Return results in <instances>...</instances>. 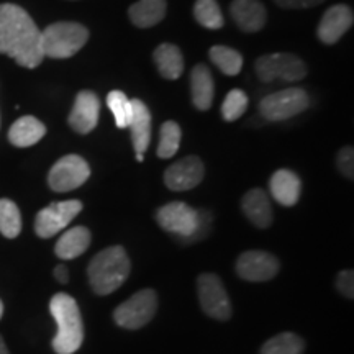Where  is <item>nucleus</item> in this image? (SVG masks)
Returning <instances> with one entry per match:
<instances>
[{"mask_svg": "<svg viewBox=\"0 0 354 354\" xmlns=\"http://www.w3.org/2000/svg\"><path fill=\"white\" fill-rule=\"evenodd\" d=\"M279 259L271 253L259 250H251L243 253L236 261L238 276L250 282L271 281L277 276Z\"/></svg>", "mask_w": 354, "mask_h": 354, "instance_id": "f8f14e48", "label": "nucleus"}, {"mask_svg": "<svg viewBox=\"0 0 354 354\" xmlns=\"http://www.w3.org/2000/svg\"><path fill=\"white\" fill-rule=\"evenodd\" d=\"M82 202L64 201L55 202L38 212L35 218V232L39 238H51L64 230L76 216L81 214Z\"/></svg>", "mask_w": 354, "mask_h": 354, "instance_id": "9b49d317", "label": "nucleus"}, {"mask_svg": "<svg viewBox=\"0 0 354 354\" xmlns=\"http://www.w3.org/2000/svg\"><path fill=\"white\" fill-rule=\"evenodd\" d=\"M55 277H56V281L59 282V284H68V281H69V271H68V268H66L64 264L56 266V269H55Z\"/></svg>", "mask_w": 354, "mask_h": 354, "instance_id": "f704fd0d", "label": "nucleus"}, {"mask_svg": "<svg viewBox=\"0 0 354 354\" xmlns=\"http://www.w3.org/2000/svg\"><path fill=\"white\" fill-rule=\"evenodd\" d=\"M46 135V127L37 117L26 115L17 120L8 130V141L17 148H28L37 145Z\"/></svg>", "mask_w": 354, "mask_h": 354, "instance_id": "412c9836", "label": "nucleus"}, {"mask_svg": "<svg viewBox=\"0 0 354 354\" xmlns=\"http://www.w3.org/2000/svg\"><path fill=\"white\" fill-rule=\"evenodd\" d=\"M128 15L138 28H151L166 17V0H140L130 7Z\"/></svg>", "mask_w": 354, "mask_h": 354, "instance_id": "b1692460", "label": "nucleus"}, {"mask_svg": "<svg viewBox=\"0 0 354 354\" xmlns=\"http://www.w3.org/2000/svg\"><path fill=\"white\" fill-rule=\"evenodd\" d=\"M107 105L110 112L113 113L117 127L128 128V125H130L131 122V115H133L131 100L128 99L122 91H112L107 95Z\"/></svg>", "mask_w": 354, "mask_h": 354, "instance_id": "c756f323", "label": "nucleus"}, {"mask_svg": "<svg viewBox=\"0 0 354 354\" xmlns=\"http://www.w3.org/2000/svg\"><path fill=\"white\" fill-rule=\"evenodd\" d=\"M158 295L153 289H143L115 308L113 320L127 330H138L148 325L156 315Z\"/></svg>", "mask_w": 354, "mask_h": 354, "instance_id": "423d86ee", "label": "nucleus"}, {"mask_svg": "<svg viewBox=\"0 0 354 354\" xmlns=\"http://www.w3.org/2000/svg\"><path fill=\"white\" fill-rule=\"evenodd\" d=\"M92 234L86 227H74L66 232L56 243L55 253L59 259L69 261L77 258L91 246Z\"/></svg>", "mask_w": 354, "mask_h": 354, "instance_id": "4be33fe9", "label": "nucleus"}, {"mask_svg": "<svg viewBox=\"0 0 354 354\" xmlns=\"http://www.w3.org/2000/svg\"><path fill=\"white\" fill-rule=\"evenodd\" d=\"M21 232V215L15 202L0 198V233L6 238H17Z\"/></svg>", "mask_w": 354, "mask_h": 354, "instance_id": "bb28decb", "label": "nucleus"}, {"mask_svg": "<svg viewBox=\"0 0 354 354\" xmlns=\"http://www.w3.org/2000/svg\"><path fill=\"white\" fill-rule=\"evenodd\" d=\"M2 315H3V302L0 300V318H2Z\"/></svg>", "mask_w": 354, "mask_h": 354, "instance_id": "e433bc0d", "label": "nucleus"}, {"mask_svg": "<svg viewBox=\"0 0 354 354\" xmlns=\"http://www.w3.org/2000/svg\"><path fill=\"white\" fill-rule=\"evenodd\" d=\"M0 55L35 69L41 64V32L28 12L15 3H0Z\"/></svg>", "mask_w": 354, "mask_h": 354, "instance_id": "f257e3e1", "label": "nucleus"}, {"mask_svg": "<svg viewBox=\"0 0 354 354\" xmlns=\"http://www.w3.org/2000/svg\"><path fill=\"white\" fill-rule=\"evenodd\" d=\"M336 166L342 174L346 179H353L354 177V149L353 146H344L343 149H339L338 156H336Z\"/></svg>", "mask_w": 354, "mask_h": 354, "instance_id": "2f4dec72", "label": "nucleus"}, {"mask_svg": "<svg viewBox=\"0 0 354 354\" xmlns=\"http://www.w3.org/2000/svg\"><path fill=\"white\" fill-rule=\"evenodd\" d=\"M305 351V342L299 335L281 333L268 339L261 348V354H302Z\"/></svg>", "mask_w": 354, "mask_h": 354, "instance_id": "393cba45", "label": "nucleus"}, {"mask_svg": "<svg viewBox=\"0 0 354 354\" xmlns=\"http://www.w3.org/2000/svg\"><path fill=\"white\" fill-rule=\"evenodd\" d=\"M194 17L202 26L210 30H220L225 24L216 0H197L194 6Z\"/></svg>", "mask_w": 354, "mask_h": 354, "instance_id": "cd10ccee", "label": "nucleus"}, {"mask_svg": "<svg viewBox=\"0 0 354 354\" xmlns=\"http://www.w3.org/2000/svg\"><path fill=\"white\" fill-rule=\"evenodd\" d=\"M248 109V97L240 88H233L225 97L223 104H221V115L227 122H234L243 117V113Z\"/></svg>", "mask_w": 354, "mask_h": 354, "instance_id": "7c9ffc66", "label": "nucleus"}, {"mask_svg": "<svg viewBox=\"0 0 354 354\" xmlns=\"http://www.w3.org/2000/svg\"><path fill=\"white\" fill-rule=\"evenodd\" d=\"M91 176L87 161L77 154H68L61 158L48 174V184L55 192H71L81 187Z\"/></svg>", "mask_w": 354, "mask_h": 354, "instance_id": "9d476101", "label": "nucleus"}, {"mask_svg": "<svg viewBox=\"0 0 354 354\" xmlns=\"http://www.w3.org/2000/svg\"><path fill=\"white\" fill-rule=\"evenodd\" d=\"M180 146V127L176 122H166L161 127L158 145V156L161 159H169L179 151Z\"/></svg>", "mask_w": 354, "mask_h": 354, "instance_id": "c85d7f7f", "label": "nucleus"}, {"mask_svg": "<svg viewBox=\"0 0 354 354\" xmlns=\"http://www.w3.org/2000/svg\"><path fill=\"white\" fill-rule=\"evenodd\" d=\"M133 115L128 128L131 130L133 148L136 154H143L149 146L151 140V113L143 102L138 99L131 100Z\"/></svg>", "mask_w": 354, "mask_h": 354, "instance_id": "6ab92c4d", "label": "nucleus"}, {"mask_svg": "<svg viewBox=\"0 0 354 354\" xmlns=\"http://www.w3.org/2000/svg\"><path fill=\"white\" fill-rule=\"evenodd\" d=\"M230 13H232L234 24L240 26L243 32L248 33L263 30L266 19H268L266 8L259 0H233Z\"/></svg>", "mask_w": 354, "mask_h": 354, "instance_id": "dca6fc26", "label": "nucleus"}, {"mask_svg": "<svg viewBox=\"0 0 354 354\" xmlns=\"http://www.w3.org/2000/svg\"><path fill=\"white\" fill-rule=\"evenodd\" d=\"M353 10L348 6H333L325 12L318 25V39L325 44H335L351 28Z\"/></svg>", "mask_w": 354, "mask_h": 354, "instance_id": "2eb2a0df", "label": "nucleus"}, {"mask_svg": "<svg viewBox=\"0 0 354 354\" xmlns=\"http://www.w3.org/2000/svg\"><path fill=\"white\" fill-rule=\"evenodd\" d=\"M153 57L159 74L165 79L176 81V79H179L180 74L184 73L183 53H180L179 48L174 46V44H159L156 50H154Z\"/></svg>", "mask_w": 354, "mask_h": 354, "instance_id": "5701e85b", "label": "nucleus"}, {"mask_svg": "<svg viewBox=\"0 0 354 354\" xmlns=\"http://www.w3.org/2000/svg\"><path fill=\"white\" fill-rule=\"evenodd\" d=\"M205 176L202 159L198 156H185L174 162L165 172V184L174 192H184L197 187Z\"/></svg>", "mask_w": 354, "mask_h": 354, "instance_id": "ddd939ff", "label": "nucleus"}, {"mask_svg": "<svg viewBox=\"0 0 354 354\" xmlns=\"http://www.w3.org/2000/svg\"><path fill=\"white\" fill-rule=\"evenodd\" d=\"M50 310L57 323L53 349L56 354L76 353L84 342L82 315L77 302L68 294H56L50 302Z\"/></svg>", "mask_w": 354, "mask_h": 354, "instance_id": "20e7f679", "label": "nucleus"}, {"mask_svg": "<svg viewBox=\"0 0 354 354\" xmlns=\"http://www.w3.org/2000/svg\"><path fill=\"white\" fill-rule=\"evenodd\" d=\"M254 71L263 82L302 81L307 76V66L299 56L290 53H272L261 56L254 64Z\"/></svg>", "mask_w": 354, "mask_h": 354, "instance_id": "0eeeda50", "label": "nucleus"}, {"mask_svg": "<svg viewBox=\"0 0 354 354\" xmlns=\"http://www.w3.org/2000/svg\"><path fill=\"white\" fill-rule=\"evenodd\" d=\"M212 63L216 64L227 76H236L243 68V56L236 50L228 46H214L210 50Z\"/></svg>", "mask_w": 354, "mask_h": 354, "instance_id": "a878e982", "label": "nucleus"}, {"mask_svg": "<svg viewBox=\"0 0 354 354\" xmlns=\"http://www.w3.org/2000/svg\"><path fill=\"white\" fill-rule=\"evenodd\" d=\"M192 102L198 110H209L214 104L215 84L210 69L205 64H197L190 74Z\"/></svg>", "mask_w": 354, "mask_h": 354, "instance_id": "aec40b11", "label": "nucleus"}, {"mask_svg": "<svg viewBox=\"0 0 354 354\" xmlns=\"http://www.w3.org/2000/svg\"><path fill=\"white\" fill-rule=\"evenodd\" d=\"M269 189L274 201L284 207H294L302 192V183L299 176L289 169H279L269 180Z\"/></svg>", "mask_w": 354, "mask_h": 354, "instance_id": "f3484780", "label": "nucleus"}, {"mask_svg": "<svg viewBox=\"0 0 354 354\" xmlns=\"http://www.w3.org/2000/svg\"><path fill=\"white\" fill-rule=\"evenodd\" d=\"M243 214L258 228H268L272 223V207L269 196L263 189H253L243 197Z\"/></svg>", "mask_w": 354, "mask_h": 354, "instance_id": "a211bd4d", "label": "nucleus"}, {"mask_svg": "<svg viewBox=\"0 0 354 354\" xmlns=\"http://www.w3.org/2000/svg\"><path fill=\"white\" fill-rule=\"evenodd\" d=\"M0 354H10V353H8V348H7L6 342H3L2 336H0Z\"/></svg>", "mask_w": 354, "mask_h": 354, "instance_id": "c9c22d12", "label": "nucleus"}, {"mask_svg": "<svg viewBox=\"0 0 354 354\" xmlns=\"http://www.w3.org/2000/svg\"><path fill=\"white\" fill-rule=\"evenodd\" d=\"M308 109V95L304 88L290 87L266 95L259 104V112L266 120L282 122Z\"/></svg>", "mask_w": 354, "mask_h": 354, "instance_id": "6e6552de", "label": "nucleus"}, {"mask_svg": "<svg viewBox=\"0 0 354 354\" xmlns=\"http://www.w3.org/2000/svg\"><path fill=\"white\" fill-rule=\"evenodd\" d=\"M88 39L87 28L76 21H57L41 32L43 55L53 59H66L82 50Z\"/></svg>", "mask_w": 354, "mask_h": 354, "instance_id": "39448f33", "label": "nucleus"}, {"mask_svg": "<svg viewBox=\"0 0 354 354\" xmlns=\"http://www.w3.org/2000/svg\"><path fill=\"white\" fill-rule=\"evenodd\" d=\"M156 220L159 227L184 243L202 240L212 227V215L209 212H197L184 202H171L161 207L156 214Z\"/></svg>", "mask_w": 354, "mask_h": 354, "instance_id": "7ed1b4c3", "label": "nucleus"}, {"mask_svg": "<svg viewBox=\"0 0 354 354\" xmlns=\"http://www.w3.org/2000/svg\"><path fill=\"white\" fill-rule=\"evenodd\" d=\"M281 8H312L320 6L325 0H274Z\"/></svg>", "mask_w": 354, "mask_h": 354, "instance_id": "72a5a7b5", "label": "nucleus"}, {"mask_svg": "<svg viewBox=\"0 0 354 354\" xmlns=\"http://www.w3.org/2000/svg\"><path fill=\"white\" fill-rule=\"evenodd\" d=\"M131 264L125 248L110 246L92 258L87 276L92 290L99 295H109L120 289L128 279Z\"/></svg>", "mask_w": 354, "mask_h": 354, "instance_id": "f03ea898", "label": "nucleus"}, {"mask_svg": "<svg viewBox=\"0 0 354 354\" xmlns=\"http://www.w3.org/2000/svg\"><path fill=\"white\" fill-rule=\"evenodd\" d=\"M100 102L94 92L81 91L74 100V107L69 113V125L74 131L87 135L99 123Z\"/></svg>", "mask_w": 354, "mask_h": 354, "instance_id": "4468645a", "label": "nucleus"}, {"mask_svg": "<svg viewBox=\"0 0 354 354\" xmlns=\"http://www.w3.org/2000/svg\"><path fill=\"white\" fill-rule=\"evenodd\" d=\"M198 302L207 315L215 320H228L232 317V304L221 279L216 274H201L197 279Z\"/></svg>", "mask_w": 354, "mask_h": 354, "instance_id": "1a4fd4ad", "label": "nucleus"}, {"mask_svg": "<svg viewBox=\"0 0 354 354\" xmlns=\"http://www.w3.org/2000/svg\"><path fill=\"white\" fill-rule=\"evenodd\" d=\"M336 289H338L346 299L354 297V272L351 269L342 271L336 277Z\"/></svg>", "mask_w": 354, "mask_h": 354, "instance_id": "473e14b6", "label": "nucleus"}]
</instances>
